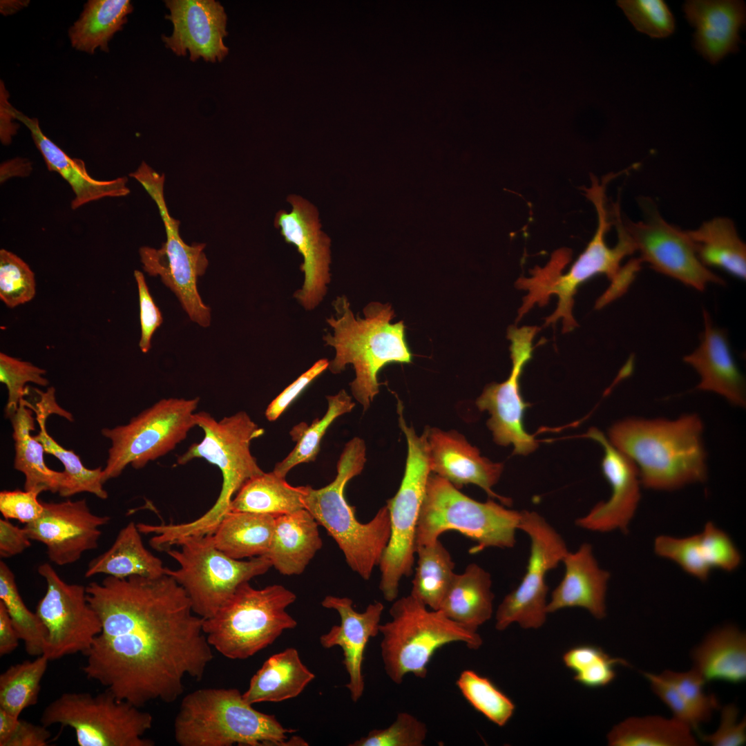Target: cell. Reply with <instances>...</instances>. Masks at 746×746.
<instances>
[{"instance_id":"1","label":"cell","mask_w":746,"mask_h":746,"mask_svg":"<svg viewBox=\"0 0 746 746\" xmlns=\"http://www.w3.org/2000/svg\"><path fill=\"white\" fill-rule=\"evenodd\" d=\"M102 630L84 654L86 678L142 707L172 702L184 679L202 678L213 656L184 589L171 576H107L86 586Z\"/></svg>"},{"instance_id":"2","label":"cell","mask_w":746,"mask_h":746,"mask_svg":"<svg viewBox=\"0 0 746 746\" xmlns=\"http://www.w3.org/2000/svg\"><path fill=\"white\" fill-rule=\"evenodd\" d=\"M604 186V184H600L593 178L591 187L587 189V196L597 211V229L586 249L568 271L564 274H562V265L566 260V253L558 252L553 254L549 263L544 268L534 269L530 278H522L517 282L518 287L528 291L519 309V318L535 304L544 305L551 295H555L558 298L557 308L546 318L545 325L555 323L562 318L563 332H570L577 325L572 315L573 296L584 283L595 276L603 274L611 282L604 292L606 296H614L623 288L626 271L624 267L621 266V262L627 256L635 252L636 249L621 220L618 207L615 208L618 242L613 247L607 245L605 238L611 224L608 221L605 207Z\"/></svg>"},{"instance_id":"3","label":"cell","mask_w":746,"mask_h":746,"mask_svg":"<svg viewBox=\"0 0 746 746\" xmlns=\"http://www.w3.org/2000/svg\"><path fill=\"white\" fill-rule=\"evenodd\" d=\"M703 424L697 414L673 420L629 418L609 431V440L636 466L641 484L672 490L707 477Z\"/></svg>"},{"instance_id":"4","label":"cell","mask_w":746,"mask_h":746,"mask_svg":"<svg viewBox=\"0 0 746 746\" xmlns=\"http://www.w3.org/2000/svg\"><path fill=\"white\" fill-rule=\"evenodd\" d=\"M332 305L335 316L327 318V323L334 332L323 337L326 345L335 350L328 368L338 374L347 365H353L356 376L350 383L351 391L366 410L379 392L381 369L392 363L412 361L404 323H391L395 314L389 303H369L363 309L364 318L354 316L345 296L337 297Z\"/></svg>"},{"instance_id":"5","label":"cell","mask_w":746,"mask_h":746,"mask_svg":"<svg viewBox=\"0 0 746 746\" xmlns=\"http://www.w3.org/2000/svg\"><path fill=\"white\" fill-rule=\"evenodd\" d=\"M195 419L196 426L204 431V438L179 456L177 463L184 465L194 459H205L221 471L222 488L213 506L197 519L158 526L159 540L168 547L187 537L211 535L230 510L231 501L242 485L264 472L250 450L251 442L262 435L264 430L245 412L219 421L208 412H200L195 414Z\"/></svg>"},{"instance_id":"6","label":"cell","mask_w":746,"mask_h":746,"mask_svg":"<svg viewBox=\"0 0 746 746\" xmlns=\"http://www.w3.org/2000/svg\"><path fill=\"white\" fill-rule=\"evenodd\" d=\"M180 746L303 745L288 740L294 729L284 727L274 715L260 712L236 688H204L187 694L174 720Z\"/></svg>"},{"instance_id":"7","label":"cell","mask_w":746,"mask_h":746,"mask_svg":"<svg viewBox=\"0 0 746 746\" xmlns=\"http://www.w3.org/2000/svg\"><path fill=\"white\" fill-rule=\"evenodd\" d=\"M365 461V442L354 437L346 443L340 456L334 479L319 489L309 487L305 508L335 540L350 568L368 580L388 544L390 519L385 505L370 521L361 523L345 497V485L361 474Z\"/></svg>"},{"instance_id":"8","label":"cell","mask_w":746,"mask_h":746,"mask_svg":"<svg viewBox=\"0 0 746 746\" xmlns=\"http://www.w3.org/2000/svg\"><path fill=\"white\" fill-rule=\"evenodd\" d=\"M296 599L280 584L258 589L244 582L213 616L204 619L207 641L227 658H249L296 627L286 610Z\"/></svg>"},{"instance_id":"9","label":"cell","mask_w":746,"mask_h":746,"mask_svg":"<svg viewBox=\"0 0 746 746\" xmlns=\"http://www.w3.org/2000/svg\"><path fill=\"white\" fill-rule=\"evenodd\" d=\"M389 612L391 620L379 626L381 655L386 674L397 685L408 673L425 678L432 657L444 645L460 642L477 649L483 643L477 631L428 609L410 594L393 601Z\"/></svg>"},{"instance_id":"10","label":"cell","mask_w":746,"mask_h":746,"mask_svg":"<svg viewBox=\"0 0 746 746\" xmlns=\"http://www.w3.org/2000/svg\"><path fill=\"white\" fill-rule=\"evenodd\" d=\"M520 511L506 508L493 499L478 501L464 495L448 481L430 473L416 528L414 546L435 542L446 531L455 530L477 544L470 552L496 547L510 548L516 544Z\"/></svg>"},{"instance_id":"11","label":"cell","mask_w":746,"mask_h":746,"mask_svg":"<svg viewBox=\"0 0 746 746\" xmlns=\"http://www.w3.org/2000/svg\"><path fill=\"white\" fill-rule=\"evenodd\" d=\"M398 409L399 425L407 440L408 455L399 488L386 504L390 514V537L379 566V589L388 602L397 598L401 580L412 573L416 528L431 473L428 427L419 436L412 427L406 424L400 404Z\"/></svg>"},{"instance_id":"12","label":"cell","mask_w":746,"mask_h":746,"mask_svg":"<svg viewBox=\"0 0 746 746\" xmlns=\"http://www.w3.org/2000/svg\"><path fill=\"white\" fill-rule=\"evenodd\" d=\"M41 724L70 727L79 746H153L144 737L153 718L140 707L118 699L110 691L93 695L66 692L44 709Z\"/></svg>"},{"instance_id":"13","label":"cell","mask_w":746,"mask_h":746,"mask_svg":"<svg viewBox=\"0 0 746 746\" xmlns=\"http://www.w3.org/2000/svg\"><path fill=\"white\" fill-rule=\"evenodd\" d=\"M176 545L180 549L166 552L180 567H166L165 574L182 586L193 612L204 619L213 616L240 584L272 567L265 556L248 560L227 556L215 546L211 535L187 537Z\"/></svg>"},{"instance_id":"14","label":"cell","mask_w":746,"mask_h":746,"mask_svg":"<svg viewBox=\"0 0 746 746\" xmlns=\"http://www.w3.org/2000/svg\"><path fill=\"white\" fill-rule=\"evenodd\" d=\"M199 401V397L162 399L128 423L102 429V434L111 443L102 470L103 483L119 477L128 465L142 468L175 448L196 426Z\"/></svg>"},{"instance_id":"15","label":"cell","mask_w":746,"mask_h":746,"mask_svg":"<svg viewBox=\"0 0 746 746\" xmlns=\"http://www.w3.org/2000/svg\"><path fill=\"white\" fill-rule=\"evenodd\" d=\"M139 182L157 206L164 224L166 240L160 249L142 247L139 250L143 269L151 276H159L162 282L178 298L190 319L207 327L211 323V309L198 293V277L209 265L204 252L205 243L186 244L179 233L180 221L172 218L164 195V175L153 169L142 171Z\"/></svg>"},{"instance_id":"16","label":"cell","mask_w":746,"mask_h":746,"mask_svg":"<svg viewBox=\"0 0 746 746\" xmlns=\"http://www.w3.org/2000/svg\"><path fill=\"white\" fill-rule=\"evenodd\" d=\"M518 529L530 539V555L520 584L504 597L497 609L495 628L499 631L513 623L524 629H538L544 624L548 590L546 576L568 551L560 533L535 511H520Z\"/></svg>"},{"instance_id":"17","label":"cell","mask_w":746,"mask_h":746,"mask_svg":"<svg viewBox=\"0 0 746 746\" xmlns=\"http://www.w3.org/2000/svg\"><path fill=\"white\" fill-rule=\"evenodd\" d=\"M37 571L46 583L35 611L46 631L43 655L50 661L77 653L84 655L102 630L86 586L66 582L48 563L39 565Z\"/></svg>"},{"instance_id":"18","label":"cell","mask_w":746,"mask_h":746,"mask_svg":"<svg viewBox=\"0 0 746 746\" xmlns=\"http://www.w3.org/2000/svg\"><path fill=\"white\" fill-rule=\"evenodd\" d=\"M640 202L644 219L627 220L624 224L642 262L698 291H704L710 283L725 285L700 261L686 231L667 222L649 199Z\"/></svg>"},{"instance_id":"19","label":"cell","mask_w":746,"mask_h":746,"mask_svg":"<svg viewBox=\"0 0 746 746\" xmlns=\"http://www.w3.org/2000/svg\"><path fill=\"white\" fill-rule=\"evenodd\" d=\"M539 330L536 326L509 327L512 368L502 383L488 385L476 401L479 410L490 417L487 426L499 445L513 446V453L526 455L537 447V441L524 428V414L528 404L521 394L520 378L525 365L532 358L533 342Z\"/></svg>"},{"instance_id":"20","label":"cell","mask_w":746,"mask_h":746,"mask_svg":"<svg viewBox=\"0 0 746 746\" xmlns=\"http://www.w3.org/2000/svg\"><path fill=\"white\" fill-rule=\"evenodd\" d=\"M287 200L291 211L277 212L274 225L280 229L285 242L294 245L303 258L300 270L304 283L294 296L305 309L312 310L322 301L330 283L331 240L321 231L318 211L313 204L296 195Z\"/></svg>"},{"instance_id":"21","label":"cell","mask_w":746,"mask_h":746,"mask_svg":"<svg viewBox=\"0 0 746 746\" xmlns=\"http://www.w3.org/2000/svg\"><path fill=\"white\" fill-rule=\"evenodd\" d=\"M42 504L41 515L23 528L31 540L46 546L50 562L71 564L86 551L98 548L100 528L109 522L108 516L93 513L86 499Z\"/></svg>"},{"instance_id":"22","label":"cell","mask_w":746,"mask_h":746,"mask_svg":"<svg viewBox=\"0 0 746 746\" xmlns=\"http://www.w3.org/2000/svg\"><path fill=\"white\" fill-rule=\"evenodd\" d=\"M585 436L602 447V471L611 486V494L608 500L597 504L586 515L577 519L575 524L594 532L620 530L627 533L641 497L638 469L598 429L590 428Z\"/></svg>"},{"instance_id":"23","label":"cell","mask_w":746,"mask_h":746,"mask_svg":"<svg viewBox=\"0 0 746 746\" xmlns=\"http://www.w3.org/2000/svg\"><path fill=\"white\" fill-rule=\"evenodd\" d=\"M170 15L166 16L173 25L170 37L162 36L166 47L178 55L188 51L193 61H222L228 54L224 44L227 35V15L220 2L214 0L165 1Z\"/></svg>"},{"instance_id":"24","label":"cell","mask_w":746,"mask_h":746,"mask_svg":"<svg viewBox=\"0 0 746 746\" xmlns=\"http://www.w3.org/2000/svg\"><path fill=\"white\" fill-rule=\"evenodd\" d=\"M321 605L337 611L341 624L333 626L321 635L320 644L327 649L335 646L342 649L343 664L349 676L345 687L352 700L356 702L361 698L365 689L362 666L366 645L370 638L379 633L384 606L381 602L374 601L360 613L354 609L352 599L334 595L325 596Z\"/></svg>"},{"instance_id":"25","label":"cell","mask_w":746,"mask_h":746,"mask_svg":"<svg viewBox=\"0 0 746 746\" xmlns=\"http://www.w3.org/2000/svg\"><path fill=\"white\" fill-rule=\"evenodd\" d=\"M428 443L432 473L448 481L458 489L467 484L476 485L503 505L510 504L509 498L492 490L502 474V463L482 457L476 447L455 430L428 428Z\"/></svg>"},{"instance_id":"26","label":"cell","mask_w":746,"mask_h":746,"mask_svg":"<svg viewBox=\"0 0 746 746\" xmlns=\"http://www.w3.org/2000/svg\"><path fill=\"white\" fill-rule=\"evenodd\" d=\"M655 553L676 562L682 569L706 581L713 568L731 572L742 557L729 535L711 522L702 531L685 537L660 535L654 541Z\"/></svg>"},{"instance_id":"27","label":"cell","mask_w":746,"mask_h":746,"mask_svg":"<svg viewBox=\"0 0 746 746\" xmlns=\"http://www.w3.org/2000/svg\"><path fill=\"white\" fill-rule=\"evenodd\" d=\"M704 329L698 347L683 361L700 375L696 388L716 393L731 404L745 407V381L732 356L727 332L715 326L709 312H702Z\"/></svg>"},{"instance_id":"28","label":"cell","mask_w":746,"mask_h":746,"mask_svg":"<svg viewBox=\"0 0 746 746\" xmlns=\"http://www.w3.org/2000/svg\"><path fill=\"white\" fill-rule=\"evenodd\" d=\"M685 17L693 27L694 46L711 64L738 51L739 32L745 23L744 2L736 0H690L684 3Z\"/></svg>"},{"instance_id":"29","label":"cell","mask_w":746,"mask_h":746,"mask_svg":"<svg viewBox=\"0 0 746 746\" xmlns=\"http://www.w3.org/2000/svg\"><path fill=\"white\" fill-rule=\"evenodd\" d=\"M562 562L564 575L551 593L547 613L580 607L594 618L603 619L606 615V594L610 573L598 565L592 546L584 543L576 551H568Z\"/></svg>"},{"instance_id":"30","label":"cell","mask_w":746,"mask_h":746,"mask_svg":"<svg viewBox=\"0 0 746 746\" xmlns=\"http://www.w3.org/2000/svg\"><path fill=\"white\" fill-rule=\"evenodd\" d=\"M13 111L16 119L30 131L48 170L58 173L71 186L75 194L71 202L72 209H77L92 201L107 197H122L130 193L126 177L111 180L93 178L82 160L68 156L43 133L37 118L29 117L15 108Z\"/></svg>"},{"instance_id":"31","label":"cell","mask_w":746,"mask_h":746,"mask_svg":"<svg viewBox=\"0 0 746 746\" xmlns=\"http://www.w3.org/2000/svg\"><path fill=\"white\" fill-rule=\"evenodd\" d=\"M318 526L305 508L275 517L271 543L265 556L282 575L301 574L322 547Z\"/></svg>"},{"instance_id":"32","label":"cell","mask_w":746,"mask_h":746,"mask_svg":"<svg viewBox=\"0 0 746 746\" xmlns=\"http://www.w3.org/2000/svg\"><path fill=\"white\" fill-rule=\"evenodd\" d=\"M55 388L50 387L46 392L39 391L41 400L32 409L36 412V420L39 432L35 435L44 446L45 452L59 459L64 466L66 481L59 495L68 497L80 492H89L102 499L108 497L103 487L102 467L90 469L85 467L79 457L73 450H67L58 443L47 432L46 420L50 414H56L68 421H73L72 414L58 405L55 401Z\"/></svg>"},{"instance_id":"33","label":"cell","mask_w":746,"mask_h":746,"mask_svg":"<svg viewBox=\"0 0 746 746\" xmlns=\"http://www.w3.org/2000/svg\"><path fill=\"white\" fill-rule=\"evenodd\" d=\"M315 678L302 662L298 650L290 647L273 654L251 677L244 700L254 705L278 702L297 697Z\"/></svg>"},{"instance_id":"34","label":"cell","mask_w":746,"mask_h":746,"mask_svg":"<svg viewBox=\"0 0 746 746\" xmlns=\"http://www.w3.org/2000/svg\"><path fill=\"white\" fill-rule=\"evenodd\" d=\"M32 411V407L23 399L10 417L15 451L14 468L24 475L25 490L59 493L65 486L66 475L64 470L56 471L46 464L44 448L31 434L35 425Z\"/></svg>"},{"instance_id":"35","label":"cell","mask_w":746,"mask_h":746,"mask_svg":"<svg viewBox=\"0 0 746 746\" xmlns=\"http://www.w3.org/2000/svg\"><path fill=\"white\" fill-rule=\"evenodd\" d=\"M693 667L707 682L732 684L746 679V635L736 627L726 625L706 635L692 651Z\"/></svg>"},{"instance_id":"36","label":"cell","mask_w":746,"mask_h":746,"mask_svg":"<svg viewBox=\"0 0 746 746\" xmlns=\"http://www.w3.org/2000/svg\"><path fill=\"white\" fill-rule=\"evenodd\" d=\"M490 573L475 563L455 573L439 610L450 619L475 631L489 620L494 594Z\"/></svg>"},{"instance_id":"37","label":"cell","mask_w":746,"mask_h":746,"mask_svg":"<svg viewBox=\"0 0 746 746\" xmlns=\"http://www.w3.org/2000/svg\"><path fill=\"white\" fill-rule=\"evenodd\" d=\"M137 524L129 522L120 530L112 546L89 562L85 577L100 573L117 578L164 575L166 567L145 548Z\"/></svg>"},{"instance_id":"38","label":"cell","mask_w":746,"mask_h":746,"mask_svg":"<svg viewBox=\"0 0 746 746\" xmlns=\"http://www.w3.org/2000/svg\"><path fill=\"white\" fill-rule=\"evenodd\" d=\"M686 232L703 265L720 269L736 278L745 280L746 246L731 219L716 217Z\"/></svg>"},{"instance_id":"39","label":"cell","mask_w":746,"mask_h":746,"mask_svg":"<svg viewBox=\"0 0 746 746\" xmlns=\"http://www.w3.org/2000/svg\"><path fill=\"white\" fill-rule=\"evenodd\" d=\"M275 517L229 511L211 534L215 546L227 556L243 560L265 556L270 547Z\"/></svg>"},{"instance_id":"40","label":"cell","mask_w":746,"mask_h":746,"mask_svg":"<svg viewBox=\"0 0 746 746\" xmlns=\"http://www.w3.org/2000/svg\"><path fill=\"white\" fill-rule=\"evenodd\" d=\"M309 487L292 486L273 471L264 472L242 485L231 501L230 510L274 517L291 513L305 508Z\"/></svg>"},{"instance_id":"41","label":"cell","mask_w":746,"mask_h":746,"mask_svg":"<svg viewBox=\"0 0 746 746\" xmlns=\"http://www.w3.org/2000/svg\"><path fill=\"white\" fill-rule=\"evenodd\" d=\"M133 10L128 0H90L77 20L68 29L75 49L90 55L96 49L108 52V43L122 30L127 15Z\"/></svg>"},{"instance_id":"42","label":"cell","mask_w":746,"mask_h":746,"mask_svg":"<svg viewBox=\"0 0 746 746\" xmlns=\"http://www.w3.org/2000/svg\"><path fill=\"white\" fill-rule=\"evenodd\" d=\"M611 746H695L692 729L674 718L629 717L607 734Z\"/></svg>"},{"instance_id":"43","label":"cell","mask_w":746,"mask_h":746,"mask_svg":"<svg viewBox=\"0 0 746 746\" xmlns=\"http://www.w3.org/2000/svg\"><path fill=\"white\" fill-rule=\"evenodd\" d=\"M417 563L410 595L432 610H439L451 585L455 564L438 539L415 548Z\"/></svg>"},{"instance_id":"44","label":"cell","mask_w":746,"mask_h":746,"mask_svg":"<svg viewBox=\"0 0 746 746\" xmlns=\"http://www.w3.org/2000/svg\"><path fill=\"white\" fill-rule=\"evenodd\" d=\"M327 399L328 408L321 419L314 420L309 425L302 422L292 428L290 434L296 444L283 461L275 465L272 470L275 474L285 478L294 466L314 461L320 450L322 438L329 426L336 418L351 412L355 406L352 397L345 390L328 396Z\"/></svg>"},{"instance_id":"45","label":"cell","mask_w":746,"mask_h":746,"mask_svg":"<svg viewBox=\"0 0 746 746\" xmlns=\"http://www.w3.org/2000/svg\"><path fill=\"white\" fill-rule=\"evenodd\" d=\"M50 660L41 655L9 667L0 675V708L19 718L37 703L41 682Z\"/></svg>"},{"instance_id":"46","label":"cell","mask_w":746,"mask_h":746,"mask_svg":"<svg viewBox=\"0 0 746 746\" xmlns=\"http://www.w3.org/2000/svg\"><path fill=\"white\" fill-rule=\"evenodd\" d=\"M0 601L5 606L26 653L31 656L44 654L46 631L36 613L30 611L18 591L15 577L10 567L0 562Z\"/></svg>"},{"instance_id":"47","label":"cell","mask_w":746,"mask_h":746,"mask_svg":"<svg viewBox=\"0 0 746 746\" xmlns=\"http://www.w3.org/2000/svg\"><path fill=\"white\" fill-rule=\"evenodd\" d=\"M456 684L467 701L495 725L503 727L513 716L514 702L489 678L468 669L460 673Z\"/></svg>"},{"instance_id":"48","label":"cell","mask_w":746,"mask_h":746,"mask_svg":"<svg viewBox=\"0 0 746 746\" xmlns=\"http://www.w3.org/2000/svg\"><path fill=\"white\" fill-rule=\"evenodd\" d=\"M565 666L575 673L576 682L589 688L605 687L616 677L615 667L628 666L623 659L612 658L600 647L583 644L566 651L562 657Z\"/></svg>"},{"instance_id":"49","label":"cell","mask_w":746,"mask_h":746,"mask_svg":"<svg viewBox=\"0 0 746 746\" xmlns=\"http://www.w3.org/2000/svg\"><path fill=\"white\" fill-rule=\"evenodd\" d=\"M36 293L35 274L16 254L0 250V299L10 308L30 301Z\"/></svg>"},{"instance_id":"50","label":"cell","mask_w":746,"mask_h":746,"mask_svg":"<svg viewBox=\"0 0 746 746\" xmlns=\"http://www.w3.org/2000/svg\"><path fill=\"white\" fill-rule=\"evenodd\" d=\"M44 369L32 363L0 353V382L8 390V401L5 408L6 416L10 418L17 411L20 401L25 395L27 383L46 386L48 380L44 376Z\"/></svg>"},{"instance_id":"51","label":"cell","mask_w":746,"mask_h":746,"mask_svg":"<svg viewBox=\"0 0 746 746\" xmlns=\"http://www.w3.org/2000/svg\"><path fill=\"white\" fill-rule=\"evenodd\" d=\"M619 5L634 27L653 38H664L675 30V19L661 0L620 1Z\"/></svg>"},{"instance_id":"52","label":"cell","mask_w":746,"mask_h":746,"mask_svg":"<svg viewBox=\"0 0 746 746\" xmlns=\"http://www.w3.org/2000/svg\"><path fill=\"white\" fill-rule=\"evenodd\" d=\"M426 725L414 716L400 712L389 727L370 731L350 746H422L426 739Z\"/></svg>"},{"instance_id":"53","label":"cell","mask_w":746,"mask_h":746,"mask_svg":"<svg viewBox=\"0 0 746 746\" xmlns=\"http://www.w3.org/2000/svg\"><path fill=\"white\" fill-rule=\"evenodd\" d=\"M660 675L696 711L703 723L709 721L714 712L720 709L716 697L705 693L706 682L694 668L685 672L665 670Z\"/></svg>"},{"instance_id":"54","label":"cell","mask_w":746,"mask_h":746,"mask_svg":"<svg viewBox=\"0 0 746 746\" xmlns=\"http://www.w3.org/2000/svg\"><path fill=\"white\" fill-rule=\"evenodd\" d=\"M643 676L650 682L653 693L671 709L674 718L686 724L692 730L698 731L703 723L696 711L686 702L678 691L660 675L643 672Z\"/></svg>"},{"instance_id":"55","label":"cell","mask_w":746,"mask_h":746,"mask_svg":"<svg viewBox=\"0 0 746 746\" xmlns=\"http://www.w3.org/2000/svg\"><path fill=\"white\" fill-rule=\"evenodd\" d=\"M40 493L33 490H3L0 492V512L3 518L14 519L27 524L37 519L44 511Z\"/></svg>"},{"instance_id":"56","label":"cell","mask_w":746,"mask_h":746,"mask_svg":"<svg viewBox=\"0 0 746 746\" xmlns=\"http://www.w3.org/2000/svg\"><path fill=\"white\" fill-rule=\"evenodd\" d=\"M134 276L139 294L141 325L139 346L143 353H147L151 347V338L155 330L162 323L163 318L159 307L150 294L144 274L139 270H135Z\"/></svg>"},{"instance_id":"57","label":"cell","mask_w":746,"mask_h":746,"mask_svg":"<svg viewBox=\"0 0 746 746\" xmlns=\"http://www.w3.org/2000/svg\"><path fill=\"white\" fill-rule=\"evenodd\" d=\"M738 709L734 704L721 709L720 722L718 729L706 735L697 731L700 739L714 746H740L746 742L745 717L738 721Z\"/></svg>"},{"instance_id":"58","label":"cell","mask_w":746,"mask_h":746,"mask_svg":"<svg viewBox=\"0 0 746 746\" xmlns=\"http://www.w3.org/2000/svg\"><path fill=\"white\" fill-rule=\"evenodd\" d=\"M328 366L329 361L327 359H320L287 386L267 406L265 411L267 420L276 421L307 385L328 368Z\"/></svg>"},{"instance_id":"59","label":"cell","mask_w":746,"mask_h":746,"mask_svg":"<svg viewBox=\"0 0 746 746\" xmlns=\"http://www.w3.org/2000/svg\"><path fill=\"white\" fill-rule=\"evenodd\" d=\"M25 529L13 525L7 519H0V556L10 557L23 553L31 546Z\"/></svg>"},{"instance_id":"60","label":"cell","mask_w":746,"mask_h":746,"mask_svg":"<svg viewBox=\"0 0 746 746\" xmlns=\"http://www.w3.org/2000/svg\"><path fill=\"white\" fill-rule=\"evenodd\" d=\"M48 727L20 719L4 746H47L50 738Z\"/></svg>"},{"instance_id":"61","label":"cell","mask_w":746,"mask_h":746,"mask_svg":"<svg viewBox=\"0 0 746 746\" xmlns=\"http://www.w3.org/2000/svg\"><path fill=\"white\" fill-rule=\"evenodd\" d=\"M19 640L10 617L0 601V656H4L13 652L18 647Z\"/></svg>"},{"instance_id":"62","label":"cell","mask_w":746,"mask_h":746,"mask_svg":"<svg viewBox=\"0 0 746 746\" xmlns=\"http://www.w3.org/2000/svg\"><path fill=\"white\" fill-rule=\"evenodd\" d=\"M0 88V137L3 144H8L11 142L12 136L17 132L15 125L12 122V120L16 118L13 111L14 107L8 101L9 94L2 81H1Z\"/></svg>"},{"instance_id":"63","label":"cell","mask_w":746,"mask_h":746,"mask_svg":"<svg viewBox=\"0 0 746 746\" xmlns=\"http://www.w3.org/2000/svg\"><path fill=\"white\" fill-rule=\"evenodd\" d=\"M19 718L0 708V746H4L13 733Z\"/></svg>"},{"instance_id":"64","label":"cell","mask_w":746,"mask_h":746,"mask_svg":"<svg viewBox=\"0 0 746 746\" xmlns=\"http://www.w3.org/2000/svg\"><path fill=\"white\" fill-rule=\"evenodd\" d=\"M29 2H30L29 1H16V0H14V1L13 0H12V1H10V0L1 1V3H0L1 13L2 15H12V14L18 12L21 9L26 7L28 5Z\"/></svg>"}]
</instances>
